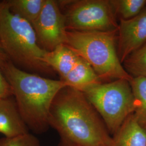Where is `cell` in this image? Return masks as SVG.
<instances>
[{
    "label": "cell",
    "instance_id": "9a60e30c",
    "mask_svg": "<svg viewBox=\"0 0 146 146\" xmlns=\"http://www.w3.org/2000/svg\"><path fill=\"white\" fill-rule=\"evenodd\" d=\"M115 14L121 19L129 20L140 14L146 8V0H112L110 1Z\"/></svg>",
    "mask_w": 146,
    "mask_h": 146
},
{
    "label": "cell",
    "instance_id": "7c38bea8",
    "mask_svg": "<svg viewBox=\"0 0 146 146\" xmlns=\"http://www.w3.org/2000/svg\"><path fill=\"white\" fill-rule=\"evenodd\" d=\"M63 81L68 87L82 92L95 84L101 82L94 69L85 60L80 56L72 70Z\"/></svg>",
    "mask_w": 146,
    "mask_h": 146
},
{
    "label": "cell",
    "instance_id": "ba28073f",
    "mask_svg": "<svg viewBox=\"0 0 146 146\" xmlns=\"http://www.w3.org/2000/svg\"><path fill=\"white\" fill-rule=\"evenodd\" d=\"M117 52L120 62L146 43V8L129 20L120 19L117 31Z\"/></svg>",
    "mask_w": 146,
    "mask_h": 146
},
{
    "label": "cell",
    "instance_id": "5bb4252c",
    "mask_svg": "<svg viewBox=\"0 0 146 146\" xmlns=\"http://www.w3.org/2000/svg\"><path fill=\"white\" fill-rule=\"evenodd\" d=\"M129 82L135 99L134 115L146 131V77H133Z\"/></svg>",
    "mask_w": 146,
    "mask_h": 146
},
{
    "label": "cell",
    "instance_id": "30bf717a",
    "mask_svg": "<svg viewBox=\"0 0 146 146\" xmlns=\"http://www.w3.org/2000/svg\"><path fill=\"white\" fill-rule=\"evenodd\" d=\"M112 137L113 146H146V131L134 114L126 119Z\"/></svg>",
    "mask_w": 146,
    "mask_h": 146
},
{
    "label": "cell",
    "instance_id": "52a82bcc",
    "mask_svg": "<svg viewBox=\"0 0 146 146\" xmlns=\"http://www.w3.org/2000/svg\"><path fill=\"white\" fill-rule=\"evenodd\" d=\"M39 46L47 52L65 44L67 27L58 1L46 0L40 15L32 24Z\"/></svg>",
    "mask_w": 146,
    "mask_h": 146
},
{
    "label": "cell",
    "instance_id": "277c9868",
    "mask_svg": "<svg viewBox=\"0 0 146 146\" xmlns=\"http://www.w3.org/2000/svg\"><path fill=\"white\" fill-rule=\"evenodd\" d=\"M117 33V31H67L65 44L88 63L100 80L125 79L130 81L133 77L118 57Z\"/></svg>",
    "mask_w": 146,
    "mask_h": 146
},
{
    "label": "cell",
    "instance_id": "8fae6325",
    "mask_svg": "<svg viewBox=\"0 0 146 146\" xmlns=\"http://www.w3.org/2000/svg\"><path fill=\"white\" fill-rule=\"evenodd\" d=\"M79 56L65 44H62L52 51L47 52L44 62L49 68L58 73L61 80H64L72 70Z\"/></svg>",
    "mask_w": 146,
    "mask_h": 146
},
{
    "label": "cell",
    "instance_id": "2e32d148",
    "mask_svg": "<svg viewBox=\"0 0 146 146\" xmlns=\"http://www.w3.org/2000/svg\"><path fill=\"white\" fill-rule=\"evenodd\" d=\"M123 63L132 77H146V43L131 54Z\"/></svg>",
    "mask_w": 146,
    "mask_h": 146
},
{
    "label": "cell",
    "instance_id": "9c48e42d",
    "mask_svg": "<svg viewBox=\"0 0 146 146\" xmlns=\"http://www.w3.org/2000/svg\"><path fill=\"white\" fill-rule=\"evenodd\" d=\"M29 133L13 96L0 98V133L11 137Z\"/></svg>",
    "mask_w": 146,
    "mask_h": 146
},
{
    "label": "cell",
    "instance_id": "7a4b0ae2",
    "mask_svg": "<svg viewBox=\"0 0 146 146\" xmlns=\"http://www.w3.org/2000/svg\"><path fill=\"white\" fill-rule=\"evenodd\" d=\"M3 72L29 129L36 134L47 131L50 127L48 118L52 101L67 85L61 80L45 78L22 70L11 61Z\"/></svg>",
    "mask_w": 146,
    "mask_h": 146
},
{
    "label": "cell",
    "instance_id": "8992f818",
    "mask_svg": "<svg viewBox=\"0 0 146 146\" xmlns=\"http://www.w3.org/2000/svg\"><path fill=\"white\" fill-rule=\"evenodd\" d=\"M67 9L64 14L67 31H117L119 24L110 1L79 0L61 1Z\"/></svg>",
    "mask_w": 146,
    "mask_h": 146
},
{
    "label": "cell",
    "instance_id": "4fadbf2b",
    "mask_svg": "<svg viewBox=\"0 0 146 146\" xmlns=\"http://www.w3.org/2000/svg\"><path fill=\"white\" fill-rule=\"evenodd\" d=\"M46 0L5 1L9 9L16 15L32 24L40 15Z\"/></svg>",
    "mask_w": 146,
    "mask_h": 146
},
{
    "label": "cell",
    "instance_id": "5b68a950",
    "mask_svg": "<svg viewBox=\"0 0 146 146\" xmlns=\"http://www.w3.org/2000/svg\"><path fill=\"white\" fill-rule=\"evenodd\" d=\"M83 93L99 114L111 136L135 110L131 84L125 79L100 82Z\"/></svg>",
    "mask_w": 146,
    "mask_h": 146
},
{
    "label": "cell",
    "instance_id": "ac0fdd59",
    "mask_svg": "<svg viewBox=\"0 0 146 146\" xmlns=\"http://www.w3.org/2000/svg\"><path fill=\"white\" fill-rule=\"evenodd\" d=\"M11 60L0 43V98L13 96L11 86L3 74V69Z\"/></svg>",
    "mask_w": 146,
    "mask_h": 146
},
{
    "label": "cell",
    "instance_id": "3957f363",
    "mask_svg": "<svg viewBox=\"0 0 146 146\" xmlns=\"http://www.w3.org/2000/svg\"><path fill=\"white\" fill-rule=\"evenodd\" d=\"M0 43L16 66L41 73L52 69L44 62L47 51L39 46L32 25L13 14L5 1L0 3Z\"/></svg>",
    "mask_w": 146,
    "mask_h": 146
},
{
    "label": "cell",
    "instance_id": "e0dca14e",
    "mask_svg": "<svg viewBox=\"0 0 146 146\" xmlns=\"http://www.w3.org/2000/svg\"><path fill=\"white\" fill-rule=\"evenodd\" d=\"M0 146H41L39 140L30 133L15 137L0 139Z\"/></svg>",
    "mask_w": 146,
    "mask_h": 146
},
{
    "label": "cell",
    "instance_id": "6da1fadb",
    "mask_svg": "<svg viewBox=\"0 0 146 146\" xmlns=\"http://www.w3.org/2000/svg\"><path fill=\"white\" fill-rule=\"evenodd\" d=\"M48 123L60 136L58 146H113L99 114L83 92L72 87H64L55 97Z\"/></svg>",
    "mask_w": 146,
    "mask_h": 146
}]
</instances>
